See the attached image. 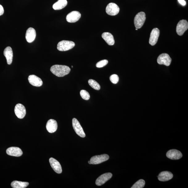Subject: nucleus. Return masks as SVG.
I'll return each mask as SVG.
<instances>
[{
    "label": "nucleus",
    "mask_w": 188,
    "mask_h": 188,
    "mask_svg": "<svg viewBox=\"0 0 188 188\" xmlns=\"http://www.w3.org/2000/svg\"><path fill=\"white\" fill-rule=\"evenodd\" d=\"M75 43L71 41L62 40L57 45V49L60 51H65L69 50L75 46Z\"/></svg>",
    "instance_id": "2"
},
{
    "label": "nucleus",
    "mask_w": 188,
    "mask_h": 188,
    "mask_svg": "<svg viewBox=\"0 0 188 188\" xmlns=\"http://www.w3.org/2000/svg\"><path fill=\"white\" fill-rule=\"evenodd\" d=\"M145 182L144 180L141 179L134 184L131 188H143L145 186Z\"/></svg>",
    "instance_id": "25"
},
{
    "label": "nucleus",
    "mask_w": 188,
    "mask_h": 188,
    "mask_svg": "<svg viewBox=\"0 0 188 188\" xmlns=\"http://www.w3.org/2000/svg\"><path fill=\"white\" fill-rule=\"evenodd\" d=\"M157 177L160 181L165 182L170 180L173 178V175L170 172L164 171L161 173Z\"/></svg>",
    "instance_id": "19"
},
{
    "label": "nucleus",
    "mask_w": 188,
    "mask_h": 188,
    "mask_svg": "<svg viewBox=\"0 0 188 188\" xmlns=\"http://www.w3.org/2000/svg\"><path fill=\"white\" fill-rule=\"evenodd\" d=\"M72 124L73 129H74L76 134L78 135L80 137L84 138L86 137L85 132L82 127L77 119L76 118H73L72 120Z\"/></svg>",
    "instance_id": "4"
},
{
    "label": "nucleus",
    "mask_w": 188,
    "mask_h": 188,
    "mask_svg": "<svg viewBox=\"0 0 188 188\" xmlns=\"http://www.w3.org/2000/svg\"><path fill=\"white\" fill-rule=\"evenodd\" d=\"M49 162L51 167L56 173L59 174L62 173L61 166L58 161L52 157H51L49 159Z\"/></svg>",
    "instance_id": "16"
},
{
    "label": "nucleus",
    "mask_w": 188,
    "mask_h": 188,
    "mask_svg": "<svg viewBox=\"0 0 188 188\" xmlns=\"http://www.w3.org/2000/svg\"><path fill=\"white\" fill-rule=\"evenodd\" d=\"M88 83L89 85L94 89L97 90H100V86L96 81L90 79L88 81Z\"/></svg>",
    "instance_id": "24"
},
{
    "label": "nucleus",
    "mask_w": 188,
    "mask_h": 188,
    "mask_svg": "<svg viewBox=\"0 0 188 188\" xmlns=\"http://www.w3.org/2000/svg\"><path fill=\"white\" fill-rule=\"evenodd\" d=\"M160 35L159 30L157 28H155L151 31L149 40V44L152 46H154L156 44Z\"/></svg>",
    "instance_id": "11"
},
{
    "label": "nucleus",
    "mask_w": 188,
    "mask_h": 188,
    "mask_svg": "<svg viewBox=\"0 0 188 188\" xmlns=\"http://www.w3.org/2000/svg\"><path fill=\"white\" fill-rule=\"evenodd\" d=\"M136 31H137V30H138V29H137V28H136Z\"/></svg>",
    "instance_id": "32"
},
{
    "label": "nucleus",
    "mask_w": 188,
    "mask_h": 188,
    "mask_svg": "<svg viewBox=\"0 0 188 188\" xmlns=\"http://www.w3.org/2000/svg\"><path fill=\"white\" fill-rule=\"evenodd\" d=\"M72 68H73V66H72Z\"/></svg>",
    "instance_id": "33"
},
{
    "label": "nucleus",
    "mask_w": 188,
    "mask_h": 188,
    "mask_svg": "<svg viewBox=\"0 0 188 188\" xmlns=\"http://www.w3.org/2000/svg\"><path fill=\"white\" fill-rule=\"evenodd\" d=\"M81 17V13L77 11H73L68 14L66 17V20L69 23H75L77 22Z\"/></svg>",
    "instance_id": "10"
},
{
    "label": "nucleus",
    "mask_w": 188,
    "mask_h": 188,
    "mask_svg": "<svg viewBox=\"0 0 188 188\" xmlns=\"http://www.w3.org/2000/svg\"><path fill=\"white\" fill-rule=\"evenodd\" d=\"M109 155L103 154L99 155H96L91 158L90 161L91 164L98 165L106 161L109 159Z\"/></svg>",
    "instance_id": "6"
},
{
    "label": "nucleus",
    "mask_w": 188,
    "mask_h": 188,
    "mask_svg": "<svg viewBox=\"0 0 188 188\" xmlns=\"http://www.w3.org/2000/svg\"><path fill=\"white\" fill-rule=\"evenodd\" d=\"M188 28V23L186 20L180 21L176 27V32L179 36H182Z\"/></svg>",
    "instance_id": "5"
},
{
    "label": "nucleus",
    "mask_w": 188,
    "mask_h": 188,
    "mask_svg": "<svg viewBox=\"0 0 188 188\" xmlns=\"http://www.w3.org/2000/svg\"><path fill=\"white\" fill-rule=\"evenodd\" d=\"M81 96L82 98L85 100H89L90 98V95L88 92L85 90H81L80 92Z\"/></svg>",
    "instance_id": "26"
},
{
    "label": "nucleus",
    "mask_w": 188,
    "mask_h": 188,
    "mask_svg": "<svg viewBox=\"0 0 188 188\" xmlns=\"http://www.w3.org/2000/svg\"><path fill=\"white\" fill-rule=\"evenodd\" d=\"M7 154L10 156L15 157H19L23 154L21 149L18 147H10L6 150Z\"/></svg>",
    "instance_id": "14"
},
{
    "label": "nucleus",
    "mask_w": 188,
    "mask_h": 188,
    "mask_svg": "<svg viewBox=\"0 0 188 188\" xmlns=\"http://www.w3.org/2000/svg\"><path fill=\"white\" fill-rule=\"evenodd\" d=\"M67 0H58L53 4V8L54 10H61L64 9L67 6Z\"/></svg>",
    "instance_id": "22"
},
{
    "label": "nucleus",
    "mask_w": 188,
    "mask_h": 188,
    "mask_svg": "<svg viewBox=\"0 0 188 188\" xmlns=\"http://www.w3.org/2000/svg\"><path fill=\"white\" fill-rule=\"evenodd\" d=\"M172 60L169 56L167 53H162L158 57L157 62L160 65H164L168 66L171 64Z\"/></svg>",
    "instance_id": "8"
},
{
    "label": "nucleus",
    "mask_w": 188,
    "mask_h": 188,
    "mask_svg": "<svg viewBox=\"0 0 188 188\" xmlns=\"http://www.w3.org/2000/svg\"><path fill=\"white\" fill-rule=\"evenodd\" d=\"M112 176V174L110 173L102 174L97 179L96 182V185L98 186H101L111 179Z\"/></svg>",
    "instance_id": "12"
},
{
    "label": "nucleus",
    "mask_w": 188,
    "mask_h": 188,
    "mask_svg": "<svg viewBox=\"0 0 188 188\" xmlns=\"http://www.w3.org/2000/svg\"><path fill=\"white\" fill-rule=\"evenodd\" d=\"M15 115L20 119H23L25 117L26 111L24 106L21 103H18L15 106Z\"/></svg>",
    "instance_id": "9"
},
{
    "label": "nucleus",
    "mask_w": 188,
    "mask_h": 188,
    "mask_svg": "<svg viewBox=\"0 0 188 188\" xmlns=\"http://www.w3.org/2000/svg\"><path fill=\"white\" fill-rule=\"evenodd\" d=\"M106 11L109 15L115 16L118 14L119 11V8L115 3H109L106 7Z\"/></svg>",
    "instance_id": "7"
},
{
    "label": "nucleus",
    "mask_w": 188,
    "mask_h": 188,
    "mask_svg": "<svg viewBox=\"0 0 188 188\" xmlns=\"http://www.w3.org/2000/svg\"><path fill=\"white\" fill-rule=\"evenodd\" d=\"M70 68L65 65H54L52 66L50 70L53 74L58 77H62L69 74Z\"/></svg>",
    "instance_id": "1"
},
{
    "label": "nucleus",
    "mask_w": 188,
    "mask_h": 188,
    "mask_svg": "<svg viewBox=\"0 0 188 188\" xmlns=\"http://www.w3.org/2000/svg\"><path fill=\"white\" fill-rule=\"evenodd\" d=\"M178 1L182 6H185L186 4V2L184 0H178Z\"/></svg>",
    "instance_id": "30"
},
{
    "label": "nucleus",
    "mask_w": 188,
    "mask_h": 188,
    "mask_svg": "<svg viewBox=\"0 0 188 188\" xmlns=\"http://www.w3.org/2000/svg\"><path fill=\"white\" fill-rule=\"evenodd\" d=\"M36 37V32L35 29L31 27L27 29L26 34V39L27 42L31 43L34 41Z\"/></svg>",
    "instance_id": "18"
},
{
    "label": "nucleus",
    "mask_w": 188,
    "mask_h": 188,
    "mask_svg": "<svg viewBox=\"0 0 188 188\" xmlns=\"http://www.w3.org/2000/svg\"><path fill=\"white\" fill-rule=\"evenodd\" d=\"M29 184L28 182L15 181L12 182L11 186L13 188H25L28 186Z\"/></svg>",
    "instance_id": "23"
},
{
    "label": "nucleus",
    "mask_w": 188,
    "mask_h": 188,
    "mask_svg": "<svg viewBox=\"0 0 188 188\" xmlns=\"http://www.w3.org/2000/svg\"><path fill=\"white\" fill-rule=\"evenodd\" d=\"M28 80L29 83L32 86L40 87L43 85V82L42 80L36 75H30L28 78Z\"/></svg>",
    "instance_id": "15"
},
{
    "label": "nucleus",
    "mask_w": 188,
    "mask_h": 188,
    "mask_svg": "<svg viewBox=\"0 0 188 188\" xmlns=\"http://www.w3.org/2000/svg\"><path fill=\"white\" fill-rule=\"evenodd\" d=\"M102 39L109 45L112 46L115 44L113 35L108 32H105L102 35Z\"/></svg>",
    "instance_id": "21"
},
{
    "label": "nucleus",
    "mask_w": 188,
    "mask_h": 188,
    "mask_svg": "<svg viewBox=\"0 0 188 188\" xmlns=\"http://www.w3.org/2000/svg\"><path fill=\"white\" fill-rule=\"evenodd\" d=\"M4 11V10L3 7H2V5H0V16L3 14Z\"/></svg>",
    "instance_id": "29"
},
{
    "label": "nucleus",
    "mask_w": 188,
    "mask_h": 188,
    "mask_svg": "<svg viewBox=\"0 0 188 188\" xmlns=\"http://www.w3.org/2000/svg\"><path fill=\"white\" fill-rule=\"evenodd\" d=\"M88 163H89V164H91V163L90 161H88Z\"/></svg>",
    "instance_id": "31"
},
{
    "label": "nucleus",
    "mask_w": 188,
    "mask_h": 188,
    "mask_svg": "<svg viewBox=\"0 0 188 188\" xmlns=\"http://www.w3.org/2000/svg\"><path fill=\"white\" fill-rule=\"evenodd\" d=\"M4 54L7 60V63L8 65L12 64L13 58V52L11 48L8 46L4 51Z\"/></svg>",
    "instance_id": "20"
},
{
    "label": "nucleus",
    "mask_w": 188,
    "mask_h": 188,
    "mask_svg": "<svg viewBox=\"0 0 188 188\" xmlns=\"http://www.w3.org/2000/svg\"><path fill=\"white\" fill-rule=\"evenodd\" d=\"M146 15L144 12L138 13L134 19V24L137 29H140L143 26L146 20Z\"/></svg>",
    "instance_id": "3"
},
{
    "label": "nucleus",
    "mask_w": 188,
    "mask_h": 188,
    "mask_svg": "<svg viewBox=\"0 0 188 188\" xmlns=\"http://www.w3.org/2000/svg\"><path fill=\"white\" fill-rule=\"evenodd\" d=\"M108 62L107 60H102L97 63L96 66L97 68H102L106 66L108 64Z\"/></svg>",
    "instance_id": "27"
},
{
    "label": "nucleus",
    "mask_w": 188,
    "mask_h": 188,
    "mask_svg": "<svg viewBox=\"0 0 188 188\" xmlns=\"http://www.w3.org/2000/svg\"><path fill=\"white\" fill-rule=\"evenodd\" d=\"M46 128L50 133L55 132L58 128V124L57 122L53 119L49 120L46 124Z\"/></svg>",
    "instance_id": "17"
},
{
    "label": "nucleus",
    "mask_w": 188,
    "mask_h": 188,
    "mask_svg": "<svg viewBox=\"0 0 188 188\" xmlns=\"http://www.w3.org/2000/svg\"><path fill=\"white\" fill-rule=\"evenodd\" d=\"M166 156L171 160H178L181 158L182 155L180 151L173 149L169 150L166 154Z\"/></svg>",
    "instance_id": "13"
},
{
    "label": "nucleus",
    "mask_w": 188,
    "mask_h": 188,
    "mask_svg": "<svg viewBox=\"0 0 188 188\" xmlns=\"http://www.w3.org/2000/svg\"><path fill=\"white\" fill-rule=\"evenodd\" d=\"M110 80L113 83L116 84L119 82V78L118 75L113 74L110 76Z\"/></svg>",
    "instance_id": "28"
}]
</instances>
